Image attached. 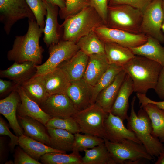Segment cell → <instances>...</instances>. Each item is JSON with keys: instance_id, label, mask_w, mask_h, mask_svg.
I'll return each instance as SVG.
<instances>
[{"instance_id": "f6af8a7d", "label": "cell", "mask_w": 164, "mask_h": 164, "mask_svg": "<svg viewBox=\"0 0 164 164\" xmlns=\"http://www.w3.org/2000/svg\"><path fill=\"white\" fill-rule=\"evenodd\" d=\"M136 96L141 105L152 103L156 105L160 108L164 110V100L162 101H155L148 97L146 94L136 93Z\"/></svg>"}, {"instance_id": "1f68e13d", "label": "cell", "mask_w": 164, "mask_h": 164, "mask_svg": "<svg viewBox=\"0 0 164 164\" xmlns=\"http://www.w3.org/2000/svg\"><path fill=\"white\" fill-rule=\"evenodd\" d=\"M76 43L80 50L88 56L95 54H105L104 43L94 31L80 38Z\"/></svg>"}, {"instance_id": "c3c4849f", "label": "cell", "mask_w": 164, "mask_h": 164, "mask_svg": "<svg viewBox=\"0 0 164 164\" xmlns=\"http://www.w3.org/2000/svg\"><path fill=\"white\" fill-rule=\"evenodd\" d=\"M162 7L163 9V11L164 14V0H162Z\"/></svg>"}, {"instance_id": "b9f144b4", "label": "cell", "mask_w": 164, "mask_h": 164, "mask_svg": "<svg viewBox=\"0 0 164 164\" xmlns=\"http://www.w3.org/2000/svg\"><path fill=\"white\" fill-rule=\"evenodd\" d=\"M0 135H7L9 137L10 141L9 145L11 151L13 152L15 146L19 145V137L15 135L10 131L5 122L1 117L0 118Z\"/></svg>"}, {"instance_id": "603a6c76", "label": "cell", "mask_w": 164, "mask_h": 164, "mask_svg": "<svg viewBox=\"0 0 164 164\" xmlns=\"http://www.w3.org/2000/svg\"><path fill=\"white\" fill-rule=\"evenodd\" d=\"M89 56L79 50L70 58L60 63L57 67L63 70L71 81L83 78L87 67Z\"/></svg>"}, {"instance_id": "9a60e30c", "label": "cell", "mask_w": 164, "mask_h": 164, "mask_svg": "<svg viewBox=\"0 0 164 164\" xmlns=\"http://www.w3.org/2000/svg\"><path fill=\"white\" fill-rule=\"evenodd\" d=\"M47 14L43 29V41L47 47L56 44L62 40L63 31L58 21V7L44 0Z\"/></svg>"}, {"instance_id": "277c9868", "label": "cell", "mask_w": 164, "mask_h": 164, "mask_svg": "<svg viewBox=\"0 0 164 164\" xmlns=\"http://www.w3.org/2000/svg\"><path fill=\"white\" fill-rule=\"evenodd\" d=\"M136 97L132 98L131 103L130 116L127 120V128L133 132L152 156L158 157L164 150V145L159 138L152 134L150 120L145 110L140 108L137 114L134 109Z\"/></svg>"}, {"instance_id": "2e32d148", "label": "cell", "mask_w": 164, "mask_h": 164, "mask_svg": "<svg viewBox=\"0 0 164 164\" xmlns=\"http://www.w3.org/2000/svg\"><path fill=\"white\" fill-rule=\"evenodd\" d=\"M36 76L42 83L49 96L66 93L71 82L67 73L59 67L45 74Z\"/></svg>"}, {"instance_id": "ba28073f", "label": "cell", "mask_w": 164, "mask_h": 164, "mask_svg": "<svg viewBox=\"0 0 164 164\" xmlns=\"http://www.w3.org/2000/svg\"><path fill=\"white\" fill-rule=\"evenodd\" d=\"M25 18L36 19L26 0H0V21L7 35L15 24Z\"/></svg>"}, {"instance_id": "ee69618b", "label": "cell", "mask_w": 164, "mask_h": 164, "mask_svg": "<svg viewBox=\"0 0 164 164\" xmlns=\"http://www.w3.org/2000/svg\"><path fill=\"white\" fill-rule=\"evenodd\" d=\"M19 85L15 82L10 80L0 79V94H4L15 89Z\"/></svg>"}, {"instance_id": "cb8c5ba5", "label": "cell", "mask_w": 164, "mask_h": 164, "mask_svg": "<svg viewBox=\"0 0 164 164\" xmlns=\"http://www.w3.org/2000/svg\"><path fill=\"white\" fill-rule=\"evenodd\" d=\"M18 118L24 135L50 146V136L45 125L28 116H18Z\"/></svg>"}, {"instance_id": "44dd1931", "label": "cell", "mask_w": 164, "mask_h": 164, "mask_svg": "<svg viewBox=\"0 0 164 164\" xmlns=\"http://www.w3.org/2000/svg\"><path fill=\"white\" fill-rule=\"evenodd\" d=\"M133 92L132 80L127 74L110 112L123 121L127 119L129 117L127 114L129 98Z\"/></svg>"}, {"instance_id": "74e56055", "label": "cell", "mask_w": 164, "mask_h": 164, "mask_svg": "<svg viewBox=\"0 0 164 164\" xmlns=\"http://www.w3.org/2000/svg\"><path fill=\"white\" fill-rule=\"evenodd\" d=\"M26 0L34 15L38 24L41 28L44 29L45 24L44 16L47 14L44 0Z\"/></svg>"}, {"instance_id": "30bf717a", "label": "cell", "mask_w": 164, "mask_h": 164, "mask_svg": "<svg viewBox=\"0 0 164 164\" xmlns=\"http://www.w3.org/2000/svg\"><path fill=\"white\" fill-rule=\"evenodd\" d=\"M162 0H153L143 13L140 33L152 37L160 43H164V35L161 30L164 22Z\"/></svg>"}, {"instance_id": "ab89813d", "label": "cell", "mask_w": 164, "mask_h": 164, "mask_svg": "<svg viewBox=\"0 0 164 164\" xmlns=\"http://www.w3.org/2000/svg\"><path fill=\"white\" fill-rule=\"evenodd\" d=\"M90 6L96 11L103 21L107 23L108 0H91Z\"/></svg>"}, {"instance_id": "7c38bea8", "label": "cell", "mask_w": 164, "mask_h": 164, "mask_svg": "<svg viewBox=\"0 0 164 164\" xmlns=\"http://www.w3.org/2000/svg\"><path fill=\"white\" fill-rule=\"evenodd\" d=\"M39 106L52 118H68L78 111L66 93L50 95Z\"/></svg>"}, {"instance_id": "5bb4252c", "label": "cell", "mask_w": 164, "mask_h": 164, "mask_svg": "<svg viewBox=\"0 0 164 164\" xmlns=\"http://www.w3.org/2000/svg\"><path fill=\"white\" fill-rule=\"evenodd\" d=\"M66 94L78 111L84 110L93 104V86L83 78L71 81Z\"/></svg>"}, {"instance_id": "d6a6232c", "label": "cell", "mask_w": 164, "mask_h": 164, "mask_svg": "<svg viewBox=\"0 0 164 164\" xmlns=\"http://www.w3.org/2000/svg\"><path fill=\"white\" fill-rule=\"evenodd\" d=\"M40 160L44 164H82V157L79 152L73 151L72 153L51 152L43 155Z\"/></svg>"}, {"instance_id": "7402d4cb", "label": "cell", "mask_w": 164, "mask_h": 164, "mask_svg": "<svg viewBox=\"0 0 164 164\" xmlns=\"http://www.w3.org/2000/svg\"><path fill=\"white\" fill-rule=\"evenodd\" d=\"M109 65L105 53L89 56L88 62L83 78L93 87L106 71Z\"/></svg>"}, {"instance_id": "8fae6325", "label": "cell", "mask_w": 164, "mask_h": 164, "mask_svg": "<svg viewBox=\"0 0 164 164\" xmlns=\"http://www.w3.org/2000/svg\"><path fill=\"white\" fill-rule=\"evenodd\" d=\"M94 31L104 43H114L128 48L137 47L144 44L148 38V36L143 34L132 33L105 25L95 28Z\"/></svg>"}, {"instance_id": "8992f818", "label": "cell", "mask_w": 164, "mask_h": 164, "mask_svg": "<svg viewBox=\"0 0 164 164\" xmlns=\"http://www.w3.org/2000/svg\"><path fill=\"white\" fill-rule=\"evenodd\" d=\"M143 12L126 5H108V27L134 34H140Z\"/></svg>"}, {"instance_id": "681fc988", "label": "cell", "mask_w": 164, "mask_h": 164, "mask_svg": "<svg viewBox=\"0 0 164 164\" xmlns=\"http://www.w3.org/2000/svg\"><path fill=\"white\" fill-rule=\"evenodd\" d=\"M163 23V24H162V26L161 28L163 30L164 32V22Z\"/></svg>"}, {"instance_id": "7bdbcfd3", "label": "cell", "mask_w": 164, "mask_h": 164, "mask_svg": "<svg viewBox=\"0 0 164 164\" xmlns=\"http://www.w3.org/2000/svg\"><path fill=\"white\" fill-rule=\"evenodd\" d=\"M154 90L159 98L164 100V67H162L159 73Z\"/></svg>"}, {"instance_id": "f907efd6", "label": "cell", "mask_w": 164, "mask_h": 164, "mask_svg": "<svg viewBox=\"0 0 164 164\" xmlns=\"http://www.w3.org/2000/svg\"><path fill=\"white\" fill-rule=\"evenodd\" d=\"M109 0H108V1H109Z\"/></svg>"}, {"instance_id": "60d3db41", "label": "cell", "mask_w": 164, "mask_h": 164, "mask_svg": "<svg viewBox=\"0 0 164 164\" xmlns=\"http://www.w3.org/2000/svg\"><path fill=\"white\" fill-rule=\"evenodd\" d=\"M14 163L15 164H41V163L32 158L21 147L17 148L15 153Z\"/></svg>"}, {"instance_id": "9c48e42d", "label": "cell", "mask_w": 164, "mask_h": 164, "mask_svg": "<svg viewBox=\"0 0 164 164\" xmlns=\"http://www.w3.org/2000/svg\"><path fill=\"white\" fill-rule=\"evenodd\" d=\"M48 47L49 58L43 64L36 65L37 70L34 76L43 75L54 70L60 63L70 58L80 50L74 42L63 40Z\"/></svg>"}, {"instance_id": "e575fe53", "label": "cell", "mask_w": 164, "mask_h": 164, "mask_svg": "<svg viewBox=\"0 0 164 164\" xmlns=\"http://www.w3.org/2000/svg\"><path fill=\"white\" fill-rule=\"evenodd\" d=\"M74 142L73 151L79 152L88 148H92L104 143L103 138L96 136L80 133L74 134Z\"/></svg>"}, {"instance_id": "4fadbf2b", "label": "cell", "mask_w": 164, "mask_h": 164, "mask_svg": "<svg viewBox=\"0 0 164 164\" xmlns=\"http://www.w3.org/2000/svg\"><path fill=\"white\" fill-rule=\"evenodd\" d=\"M123 121L119 117L109 112L104 121V138L112 142H120L125 139H130L142 144L135 133L126 128Z\"/></svg>"}, {"instance_id": "6da1fadb", "label": "cell", "mask_w": 164, "mask_h": 164, "mask_svg": "<svg viewBox=\"0 0 164 164\" xmlns=\"http://www.w3.org/2000/svg\"><path fill=\"white\" fill-rule=\"evenodd\" d=\"M28 27L26 34L15 36L12 48L8 52V59L21 63L31 61L36 65L41 63L44 50L39 44L43 29L36 19H28Z\"/></svg>"}, {"instance_id": "d590c367", "label": "cell", "mask_w": 164, "mask_h": 164, "mask_svg": "<svg viewBox=\"0 0 164 164\" xmlns=\"http://www.w3.org/2000/svg\"><path fill=\"white\" fill-rule=\"evenodd\" d=\"M45 126L47 129H62L73 134L80 132L79 125L72 117L65 118H52L48 121Z\"/></svg>"}, {"instance_id": "ac0fdd59", "label": "cell", "mask_w": 164, "mask_h": 164, "mask_svg": "<svg viewBox=\"0 0 164 164\" xmlns=\"http://www.w3.org/2000/svg\"><path fill=\"white\" fill-rule=\"evenodd\" d=\"M20 99L17 108V115L28 116L36 119L46 125L52 118L43 111L39 105L27 95L24 90L19 85L16 88Z\"/></svg>"}, {"instance_id": "816d5d0a", "label": "cell", "mask_w": 164, "mask_h": 164, "mask_svg": "<svg viewBox=\"0 0 164 164\" xmlns=\"http://www.w3.org/2000/svg\"></svg>"}, {"instance_id": "836d02e7", "label": "cell", "mask_w": 164, "mask_h": 164, "mask_svg": "<svg viewBox=\"0 0 164 164\" xmlns=\"http://www.w3.org/2000/svg\"><path fill=\"white\" fill-rule=\"evenodd\" d=\"M123 70L122 67L114 64H109L106 71L93 87L92 104L95 103L97 97L100 92L110 85L117 76Z\"/></svg>"}, {"instance_id": "f35d334b", "label": "cell", "mask_w": 164, "mask_h": 164, "mask_svg": "<svg viewBox=\"0 0 164 164\" xmlns=\"http://www.w3.org/2000/svg\"><path fill=\"white\" fill-rule=\"evenodd\" d=\"M153 0H109L108 5H126L137 9L143 13Z\"/></svg>"}, {"instance_id": "7a4b0ae2", "label": "cell", "mask_w": 164, "mask_h": 164, "mask_svg": "<svg viewBox=\"0 0 164 164\" xmlns=\"http://www.w3.org/2000/svg\"><path fill=\"white\" fill-rule=\"evenodd\" d=\"M162 67L156 62L135 55L122 67L132 80L134 92L146 94L148 90L155 88Z\"/></svg>"}, {"instance_id": "bcb514c9", "label": "cell", "mask_w": 164, "mask_h": 164, "mask_svg": "<svg viewBox=\"0 0 164 164\" xmlns=\"http://www.w3.org/2000/svg\"><path fill=\"white\" fill-rule=\"evenodd\" d=\"M52 4L58 6L60 8L59 11L64 9L66 6L65 0H47Z\"/></svg>"}, {"instance_id": "ffe728a7", "label": "cell", "mask_w": 164, "mask_h": 164, "mask_svg": "<svg viewBox=\"0 0 164 164\" xmlns=\"http://www.w3.org/2000/svg\"><path fill=\"white\" fill-rule=\"evenodd\" d=\"M127 73L124 70L116 77L113 82L98 95L95 103L105 112H110Z\"/></svg>"}, {"instance_id": "f546056e", "label": "cell", "mask_w": 164, "mask_h": 164, "mask_svg": "<svg viewBox=\"0 0 164 164\" xmlns=\"http://www.w3.org/2000/svg\"><path fill=\"white\" fill-rule=\"evenodd\" d=\"M20 85L29 97L39 105L49 96L37 76H33Z\"/></svg>"}, {"instance_id": "4316f807", "label": "cell", "mask_w": 164, "mask_h": 164, "mask_svg": "<svg viewBox=\"0 0 164 164\" xmlns=\"http://www.w3.org/2000/svg\"><path fill=\"white\" fill-rule=\"evenodd\" d=\"M19 145L29 155L39 161L44 154L51 152L66 153L23 134L19 137Z\"/></svg>"}, {"instance_id": "52a82bcc", "label": "cell", "mask_w": 164, "mask_h": 164, "mask_svg": "<svg viewBox=\"0 0 164 164\" xmlns=\"http://www.w3.org/2000/svg\"><path fill=\"white\" fill-rule=\"evenodd\" d=\"M108 113L94 103L78 111L72 117L79 125L80 132L104 138V121Z\"/></svg>"}, {"instance_id": "8d00e7d4", "label": "cell", "mask_w": 164, "mask_h": 164, "mask_svg": "<svg viewBox=\"0 0 164 164\" xmlns=\"http://www.w3.org/2000/svg\"><path fill=\"white\" fill-rule=\"evenodd\" d=\"M64 9L59 11V15L61 19H65L90 6L91 0H65Z\"/></svg>"}, {"instance_id": "83f0119b", "label": "cell", "mask_w": 164, "mask_h": 164, "mask_svg": "<svg viewBox=\"0 0 164 164\" xmlns=\"http://www.w3.org/2000/svg\"><path fill=\"white\" fill-rule=\"evenodd\" d=\"M50 136V146L65 153L73 151L75 136L73 134L60 129H47Z\"/></svg>"}, {"instance_id": "d6986e66", "label": "cell", "mask_w": 164, "mask_h": 164, "mask_svg": "<svg viewBox=\"0 0 164 164\" xmlns=\"http://www.w3.org/2000/svg\"><path fill=\"white\" fill-rule=\"evenodd\" d=\"M36 64L31 61L14 63L6 69L0 70L1 77L8 79L20 85L33 77L36 71Z\"/></svg>"}, {"instance_id": "484cf974", "label": "cell", "mask_w": 164, "mask_h": 164, "mask_svg": "<svg viewBox=\"0 0 164 164\" xmlns=\"http://www.w3.org/2000/svg\"><path fill=\"white\" fill-rule=\"evenodd\" d=\"M104 48L109 64L123 67L135 56L129 48L114 43H104Z\"/></svg>"}, {"instance_id": "5b68a950", "label": "cell", "mask_w": 164, "mask_h": 164, "mask_svg": "<svg viewBox=\"0 0 164 164\" xmlns=\"http://www.w3.org/2000/svg\"><path fill=\"white\" fill-rule=\"evenodd\" d=\"M103 139L115 164H144L146 160L154 159L142 144L133 140L125 139L116 143Z\"/></svg>"}, {"instance_id": "4dcf8cb0", "label": "cell", "mask_w": 164, "mask_h": 164, "mask_svg": "<svg viewBox=\"0 0 164 164\" xmlns=\"http://www.w3.org/2000/svg\"><path fill=\"white\" fill-rule=\"evenodd\" d=\"M84 151L82 164H115L104 143Z\"/></svg>"}, {"instance_id": "3957f363", "label": "cell", "mask_w": 164, "mask_h": 164, "mask_svg": "<svg viewBox=\"0 0 164 164\" xmlns=\"http://www.w3.org/2000/svg\"><path fill=\"white\" fill-rule=\"evenodd\" d=\"M104 25L103 21L98 14L92 7L89 6L64 19L61 25L62 40L77 43L80 38Z\"/></svg>"}, {"instance_id": "e0dca14e", "label": "cell", "mask_w": 164, "mask_h": 164, "mask_svg": "<svg viewBox=\"0 0 164 164\" xmlns=\"http://www.w3.org/2000/svg\"><path fill=\"white\" fill-rule=\"evenodd\" d=\"M21 100L16 88L5 98L0 100V113L8 121L10 126L17 136L24 134V130L19 123L16 116L17 108Z\"/></svg>"}, {"instance_id": "f1b7e54d", "label": "cell", "mask_w": 164, "mask_h": 164, "mask_svg": "<svg viewBox=\"0 0 164 164\" xmlns=\"http://www.w3.org/2000/svg\"><path fill=\"white\" fill-rule=\"evenodd\" d=\"M146 112L151 121L152 135L164 142V110L152 103L141 105Z\"/></svg>"}, {"instance_id": "7dc6e473", "label": "cell", "mask_w": 164, "mask_h": 164, "mask_svg": "<svg viewBox=\"0 0 164 164\" xmlns=\"http://www.w3.org/2000/svg\"><path fill=\"white\" fill-rule=\"evenodd\" d=\"M158 157V159L155 164H164V150Z\"/></svg>"}, {"instance_id": "d4e9b609", "label": "cell", "mask_w": 164, "mask_h": 164, "mask_svg": "<svg viewBox=\"0 0 164 164\" xmlns=\"http://www.w3.org/2000/svg\"><path fill=\"white\" fill-rule=\"evenodd\" d=\"M146 42L137 47L129 48L135 55L141 56L164 67V46L157 39L147 36Z\"/></svg>"}]
</instances>
